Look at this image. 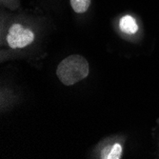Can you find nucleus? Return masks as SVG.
Wrapping results in <instances>:
<instances>
[{"mask_svg": "<svg viewBox=\"0 0 159 159\" xmlns=\"http://www.w3.org/2000/svg\"><path fill=\"white\" fill-rule=\"evenodd\" d=\"M119 28L123 33L128 34H134L138 31V26L131 16H125L120 19Z\"/></svg>", "mask_w": 159, "mask_h": 159, "instance_id": "nucleus-3", "label": "nucleus"}, {"mask_svg": "<svg viewBox=\"0 0 159 159\" xmlns=\"http://www.w3.org/2000/svg\"><path fill=\"white\" fill-rule=\"evenodd\" d=\"M90 66L85 57L74 54L63 59L56 70V75L65 86H71L89 75Z\"/></svg>", "mask_w": 159, "mask_h": 159, "instance_id": "nucleus-1", "label": "nucleus"}, {"mask_svg": "<svg viewBox=\"0 0 159 159\" xmlns=\"http://www.w3.org/2000/svg\"><path fill=\"white\" fill-rule=\"evenodd\" d=\"M34 39V34L29 29H25L20 24H13L9 30L7 42L11 49L24 48L30 45Z\"/></svg>", "mask_w": 159, "mask_h": 159, "instance_id": "nucleus-2", "label": "nucleus"}, {"mask_svg": "<svg viewBox=\"0 0 159 159\" xmlns=\"http://www.w3.org/2000/svg\"><path fill=\"white\" fill-rule=\"evenodd\" d=\"M70 5L75 12L82 13L88 11L91 5V0H70Z\"/></svg>", "mask_w": 159, "mask_h": 159, "instance_id": "nucleus-4", "label": "nucleus"}, {"mask_svg": "<svg viewBox=\"0 0 159 159\" xmlns=\"http://www.w3.org/2000/svg\"><path fill=\"white\" fill-rule=\"evenodd\" d=\"M122 155V147L119 143H115L111 148L109 159H120Z\"/></svg>", "mask_w": 159, "mask_h": 159, "instance_id": "nucleus-5", "label": "nucleus"}, {"mask_svg": "<svg viewBox=\"0 0 159 159\" xmlns=\"http://www.w3.org/2000/svg\"><path fill=\"white\" fill-rule=\"evenodd\" d=\"M111 148H112V146H108V147L104 148V150L102 151V152H101V158L102 159H109V155L111 153Z\"/></svg>", "mask_w": 159, "mask_h": 159, "instance_id": "nucleus-6", "label": "nucleus"}]
</instances>
